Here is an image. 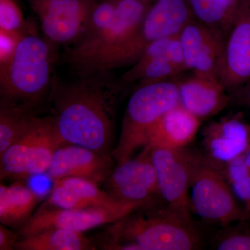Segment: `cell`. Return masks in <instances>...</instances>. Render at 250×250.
I'll list each match as a JSON object with an SVG mask.
<instances>
[{"instance_id": "cell-1", "label": "cell", "mask_w": 250, "mask_h": 250, "mask_svg": "<svg viewBox=\"0 0 250 250\" xmlns=\"http://www.w3.org/2000/svg\"><path fill=\"white\" fill-rule=\"evenodd\" d=\"M129 84L112 72L78 77L67 83L56 81L49 98L62 142L113 154L117 108Z\"/></svg>"}, {"instance_id": "cell-2", "label": "cell", "mask_w": 250, "mask_h": 250, "mask_svg": "<svg viewBox=\"0 0 250 250\" xmlns=\"http://www.w3.org/2000/svg\"><path fill=\"white\" fill-rule=\"evenodd\" d=\"M54 45L31 33L18 41L9 55L0 60L1 101L34 111L49 98L56 82Z\"/></svg>"}, {"instance_id": "cell-3", "label": "cell", "mask_w": 250, "mask_h": 250, "mask_svg": "<svg viewBox=\"0 0 250 250\" xmlns=\"http://www.w3.org/2000/svg\"><path fill=\"white\" fill-rule=\"evenodd\" d=\"M106 229L102 249L109 250H192L200 238L185 218L173 210L154 213H131Z\"/></svg>"}, {"instance_id": "cell-4", "label": "cell", "mask_w": 250, "mask_h": 250, "mask_svg": "<svg viewBox=\"0 0 250 250\" xmlns=\"http://www.w3.org/2000/svg\"><path fill=\"white\" fill-rule=\"evenodd\" d=\"M179 106L175 81H159L141 84L130 96L123 118L121 135L113 155L117 164L132 158L144 147L147 135L156 122Z\"/></svg>"}, {"instance_id": "cell-5", "label": "cell", "mask_w": 250, "mask_h": 250, "mask_svg": "<svg viewBox=\"0 0 250 250\" xmlns=\"http://www.w3.org/2000/svg\"><path fill=\"white\" fill-rule=\"evenodd\" d=\"M195 18L188 0H157L128 40L98 64L94 73L134 65L152 42L179 35Z\"/></svg>"}, {"instance_id": "cell-6", "label": "cell", "mask_w": 250, "mask_h": 250, "mask_svg": "<svg viewBox=\"0 0 250 250\" xmlns=\"http://www.w3.org/2000/svg\"><path fill=\"white\" fill-rule=\"evenodd\" d=\"M149 8L145 0H117L111 24L91 39L68 46L62 62L77 77L93 75L98 64L134 34Z\"/></svg>"}, {"instance_id": "cell-7", "label": "cell", "mask_w": 250, "mask_h": 250, "mask_svg": "<svg viewBox=\"0 0 250 250\" xmlns=\"http://www.w3.org/2000/svg\"><path fill=\"white\" fill-rule=\"evenodd\" d=\"M149 205L144 202H126L113 208L64 209L45 204L18 229L17 233L20 237H24L48 229H64L84 233L102 225L116 223Z\"/></svg>"}, {"instance_id": "cell-8", "label": "cell", "mask_w": 250, "mask_h": 250, "mask_svg": "<svg viewBox=\"0 0 250 250\" xmlns=\"http://www.w3.org/2000/svg\"><path fill=\"white\" fill-rule=\"evenodd\" d=\"M45 39L54 45H73L88 25L95 0H29Z\"/></svg>"}, {"instance_id": "cell-9", "label": "cell", "mask_w": 250, "mask_h": 250, "mask_svg": "<svg viewBox=\"0 0 250 250\" xmlns=\"http://www.w3.org/2000/svg\"><path fill=\"white\" fill-rule=\"evenodd\" d=\"M192 207L206 220L229 223L244 218L231 189L218 171L197 159L190 187Z\"/></svg>"}, {"instance_id": "cell-10", "label": "cell", "mask_w": 250, "mask_h": 250, "mask_svg": "<svg viewBox=\"0 0 250 250\" xmlns=\"http://www.w3.org/2000/svg\"><path fill=\"white\" fill-rule=\"evenodd\" d=\"M151 149L159 194L170 209L190 219L188 189L197 159L182 149Z\"/></svg>"}, {"instance_id": "cell-11", "label": "cell", "mask_w": 250, "mask_h": 250, "mask_svg": "<svg viewBox=\"0 0 250 250\" xmlns=\"http://www.w3.org/2000/svg\"><path fill=\"white\" fill-rule=\"evenodd\" d=\"M104 183L106 191L118 200L150 204L159 194L151 147L144 146L136 158L117 164Z\"/></svg>"}, {"instance_id": "cell-12", "label": "cell", "mask_w": 250, "mask_h": 250, "mask_svg": "<svg viewBox=\"0 0 250 250\" xmlns=\"http://www.w3.org/2000/svg\"><path fill=\"white\" fill-rule=\"evenodd\" d=\"M179 36L188 70L220 80L225 38L196 18L188 23Z\"/></svg>"}, {"instance_id": "cell-13", "label": "cell", "mask_w": 250, "mask_h": 250, "mask_svg": "<svg viewBox=\"0 0 250 250\" xmlns=\"http://www.w3.org/2000/svg\"><path fill=\"white\" fill-rule=\"evenodd\" d=\"M188 70L179 36H168L152 42L121 80L141 84L167 80Z\"/></svg>"}, {"instance_id": "cell-14", "label": "cell", "mask_w": 250, "mask_h": 250, "mask_svg": "<svg viewBox=\"0 0 250 250\" xmlns=\"http://www.w3.org/2000/svg\"><path fill=\"white\" fill-rule=\"evenodd\" d=\"M113 154L65 143L54 153L47 176L52 182L66 177L88 179L104 183L115 168Z\"/></svg>"}, {"instance_id": "cell-15", "label": "cell", "mask_w": 250, "mask_h": 250, "mask_svg": "<svg viewBox=\"0 0 250 250\" xmlns=\"http://www.w3.org/2000/svg\"><path fill=\"white\" fill-rule=\"evenodd\" d=\"M220 80L229 91L250 81V0H241L225 40Z\"/></svg>"}, {"instance_id": "cell-16", "label": "cell", "mask_w": 250, "mask_h": 250, "mask_svg": "<svg viewBox=\"0 0 250 250\" xmlns=\"http://www.w3.org/2000/svg\"><path fill=\"white\" fill-rule=\"evenodd\" d=\"M175 82L179 106L198 119L218 114L230 103L228 90L218 79L193 73Z\"/></svg>"}, {"instance_id": "cell-17", "label": "cell", "mask_w": 250, "mask_h": 250, "mask_svg": "<svg viewBox=\"0 0 250 250\" xmlns=\"http://www.w3.org/2000/svg\"><path fill=\"white\" fill-rule=\"evenodd\" d=\"M130 202L118 200L98 183L79 177L54 181L46 205L64 209L113 208Z\"/></svg>"}, {"instance_id": "cell-18", "label": "cell", "mask_w": 250, "mask_h": 250, "mask_svg": "<svg viewBox=\"0 0 250 250\" xmlns=\"http://www.w3.org/2000/svg\"><path fill=\"white\" fill-rule=\"evenodd\" d=\"M204 141L213 161L228 164L250 147V126L238 117H227L208 126Z\"/></svg>"}, {"instance_id": "cell-19", "label": "cell", "mask_w": 250, "mask_h": 250, "mask_svg": "<svg viewBox=\"0 0 250 250\" xmlns=\"http://www.w3.org/2000/svg\"><path fill=\"white\" fill-rule=\"evenodd\" d=\"M200 125V119L179 105L156 122L147 135L146 146L183 149L195 138Z\"/></svg>"}, {"instance_id": "cell-20", "label": "cell", "mask_w": 250, "mask_h": 250, "mask_svg": "<svg viewBox=\"0 0 250 250\" xmlns=\"http://www.w3.org/2000/svg\"><path fill=\"white\" fill-rule=\"evenodd\" d=\"M40 196L22 182L0 184V223L19 228L36 211Z\"/></svg>"}, {"instance_id": "cell-21", "label": "cell", "mask_w": 250, "mask_h": 250, "mask_svg": "<svg viewBox=\"0 0 250 250\" xmlns=\"http://www.w3.org/2000/svg\"><path fill=\"white\" fill-rule=\"evenodd\" d=\"M44 118L33 119L27 129L0 154V178L25 179L26 169Z\"/></svg>"}, {"instance_id": "cell-22", "label": "cell", "mask_w": 250, "mask_h": 250, "mask_svg": "<svg viewBox=\"0 0 250 250\" xmlns=\"http://www.w3.org/2000/svg\"><path fill=\"white\" fill-rule=\"evenodd\" d=\"M17 250H91L97 248L83 233L64 229H48L30 236L20 237Z\"/></svg>"}, {"instance_id": "cell-23", "label": "cell", "mask_w": 250, "mask_h": 250, "mask_svg": "<svg viewBox=\"0 0 250 250\" xmlns=\"http://www.w3.org/2000/svg\"><path fill=\"white\" fill-rule=\"evenodd\" d=\"M65 144L59 137L52 117L43 118L42 127L33 147L26 169L25 179L47 173L54 153Z\"/></svg>"}, {"instance_id": "cell-24", "label": "cell", "mask_w": 250, "mask_h": 250, "mask_svg": "<svg viewBox=\"0 0 250 250\" xmlns=\"http://www.w3.org/2000/svg\"><path fill=\"white\" fill-rule=\"evenodd\" d=\"M195 18L225 38L232 27L236 13L228 0H188Z\"/></svg>"}, {"instance_id": "cell-25", "label": "cell", "mask_w": 250, "mask_h": 250, "mask_svg": "<svg viewBox=\"0 0 250 250\" xmlns=\"http://www.w3.org/2000/svg\"><path fill=\"white\" fill-rule=\"evenodd\" d=\"M34 111L24 106L0 103V154L27 129L35 118Z\"/></svg>"}, {"instance_id": "cell-26", "label": "cell", "mask_w": 250, "mask_h": 250, "mask_svg": "<svg viewBox=\"0 0 250 250\" xmlns=\"http://www.w3.org/2000/svg\"><path fill=\"white\" fill-rule=\"evenodd\" d=\"M0 23L1 35L13 40L18 41L27 34L22 11L14 0H0Z\"/></svg>"}, {"instance_id": "cell-27", "label": "cell", "mask_w": 250, "mask_h": 250, "mask_svg": "<svg viewBox=\"0 0 250 250\" xmlns=\"http://www.w3.org/2000/svg\"><path fill=\"white\" fill-rule=\"evenodd\" d=\"M228 178L237 195L242 199L250 210V172L247 168L243 156L228 164Z\"/></svg>"}, {"instance_id": "cell-28", "label": "cell", "mask_w": 250, "mask_h": 250, "mask_svg": "<svg viewBox=\"0 0 250 250\" xmlns=\"http://www.w3.org/2000/svg\"><path fill=\"white\" fill-rule=\"evenodd\" d=\"M220 250H250V234L234 233L224 238L218 245Z\"/></svg>"}, {"instance_id": "cell-29", "label": "cell", "mask_w": 250, "mask_h": 250, "mask_svg": "<svg viewBox=\"0 0 250 250\" xmlns=\"http://www.w3.org/2000/svg\"><path fill=\"white\" fill-rule=\"evenodd\" d=\"M229 92L230 103L250 109V81Z\"/></svg>"}, {"instance_id": "cell-30", "label": "cell", "mask_w": 250, "mask_h": 250, "mask_svg": "<svg viewBox=\"0 0 250 250\" xmlns=\"http://www.w3.org/2000/svg\"><path fill=\"white\" fill-rule=\"evenodd\" d=\"M19 235L10 229L9 227L0 225V250H15V246L19 239Z\"/></svg>"}, {"instance_id": "cell-31", "label": "cell", "mask_w": 250, "mask_h": 250, "mask_svg": "<svg viewBox=\"0 0 250 250\" xmlns=\"http://www.w3.org/2000/svg\"><path fill=\"white\" fill-rule=\"evenodd\" d=\"M242 156H243V161H244L247 168L250 172V147Z\"/></svg>"}, {"instance_id": "cell-32", "label": "cell", "mask_w": 250, "mask_h": 250, "mask_svg": "<svg viewBox=\"0 0 250 250\" xmlns=\"http://www.w3.org/2000/svg\"><path fill=\"white\" fill-rule=\"evenodd\" d=\"M228 2L231 9L236 14L238 8H239L240 4H241V0H228Z\"/></svg>"}, {"instance_id": "cell-33", "label": "cell", "mask_w": 250, "mask_h": 250, "mask_svg": "<svg viewBox=\"0 0 250 250\" xmlns=\"http://www.w3.org/2000/svg\"><path fill=\"white\" fill-rule=\"evenodd\" d=\"M145 1H147V0H145Z\"/></svg>"}]
</instances>
